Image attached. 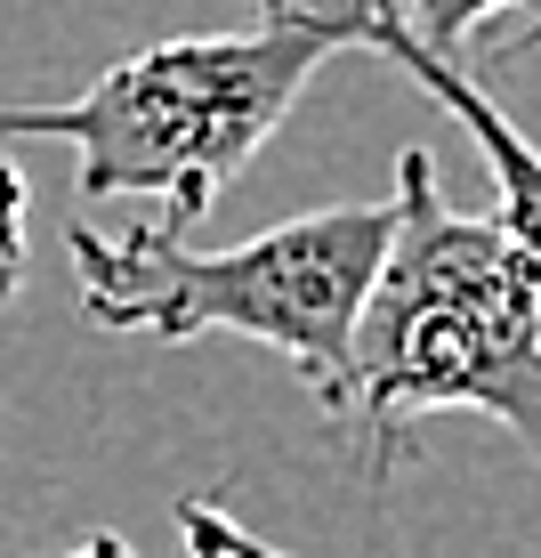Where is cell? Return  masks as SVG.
I'll return each mask as SVG.
<instances>
[{"label": "cell", "mask_w": 541, "mask_h": 558, "mask_svg": "<svg viewBox=\"0 0 541 558\" xmlns=\"http://www.w3.org/2000/svg\"><path fill=\"white\" fill-rule=\"evenodd\" d=\"M396 235L347 349V421L364 477L389 486L429 413H485L541 477V276L493 219L444 203L437 154H396Z\"/></svg>", "instance_id": "obj_1"}, {"label": "cell", "mask_w": 541, "mask_h": 558, "mask_svg": "<svg viewBox=\"0 0 541 558\" xmlns=\"http://www.w3.org/2000/svg\"><path fill=\"white\" fill-rule=\"evenodd\" d=\"M396 195L389 203H323L283 227H259L235 252H186V227L146 219V227H89L73 210L65 252L82 276V307L106 332H162V340H202L235 332L275 349L292 373L316 389V405L347 421V349L356 316L372 300V276L396 235Z\"/></svg>", "instance_id": "obj_2"}, {"label": "cell", "mask_w": 541, "mask_h": 558, "mask_svg": "<svg viewBox=\"0 0 541 558\" xmlns=\"http://www.w3.org/2000/svg\"><path fill=\"white\" fill-rule=\"evenodd\" d=\"M340 57L332 33L299 16H259L250 33H186L106 65L65 106H0V138L73 146V195H153L170 227L210 219L235 170L292 122L323 65Z\"/></svg>", "instance_id": "obj_3"}, {"label": "cell", "mask_w": 541, "mask_h": 558, "mask_svg": "<svg viewBox=\"0 0 541 558\" xmlns=\"http://www.w3.org/2000/svg\"><path fill=\"white\" fill-rule=\"evenodd\" d=\"M259 16H299V25L332 33L340 49H372V57H389L413 89H429V98L477 138V154H485V170H493V227L533 259V276H541V146L517 138V122L485 98V82H477L453 49H429L413 25H404L396 0H259Z\"/></svg>", "instance_id": "obj_4"}, {"label": "cell", "mask_w": 541, "mask_h": 558, "mask_svg": "<svg viewBox=\"0 0 541 558\" xmlns=\"http://www.w3.org/2000/svg\"><path fill=\"white\" fill-rule=\"evenodd\" d=\"M179 534H186V550H195V558H292V550L259 543V534H250L243 518H226L219 502H202V494H186V502H179Z\"/></svg>", "instance_id": "obj_5"}, {"label": "cell", "mask_w": 541, "mask_h": 558, "mask_svg": "<svg viewBox=\"0 0 541 558\" xmlns=\"http://www.w3.org/2000/svg\"><path fill=\"white\" fill-rule=\"evenodd\" d=\"M413 9H420V41H429V49H469V33L477 25H485V16H501V9H517V0H413Z\"/></svg>", "instance_id": "obj_6"}, {"label": "cell", "mask_w": 541, "mask_h": 558, "mask_svg": "<svg viewBox=\"0 0 541 558\" xmlns=\"http://www.w3.org/2000/svg\"><path fill=\"white\" fill-rule=\"evenodd\" d=\"M25 276V170L0 154V300Z\"/></svg>", "instance_id": "obj_7"}, {"label": "cell", "mask_w": 541, "mask_h": 558, "mask_svg": "<svg viewBox=\"0 0 541 558\" xmlns=\"http://www.w3.org/2000/svg\"><path fill=\"white\" fill-rule=\"evenodd\" d=\"M57 558H138L122 543V534H89V543H73V550H57Z\"/></svg>", "instance_id": "obj_8"}]
</instances>
